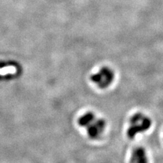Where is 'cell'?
<instances>
[{"instance_id": "6da1fadb", "label": "cell", "mask_w": 163, "mask_h": 163, "mask_svg": "<svg viewBox=\"0 0 163 163\" xmlns=\"http://www.w3.org/2000/svg\"><path fill=\"white\" fill-rule=\"evenodd\" d=\"M152 121L148 117L146 116L142 113H138L135 114L131 118L130 125L127 131L128 137L133 139L139 133L145 132L150 128Z\"/></svg>"}, {"instance_id": "7a4b0ae2", "label": "cell", "mask_w": 163, "mask_h": 163, "mask_svg": "<svg viewBox=\"0 0 163 163\" xmlns=\"http://www.w3.org/2000/svg\"><path fill=\"white\" fill-rule=\"evenodd\" d=\"M94 82L97 83L100 87L106 88L110 85L113 80V73L110 69L104 67L100 70L99 73L92 77Z\"/></svg>"}, {"instance_id": "3957f363", "label": "cell", "mask_w": 163, "mask_h": 163, "mask_svg": "<svg viewBox=\"0 0 163 163\" xmlns=\"http://www.w3.org/2000/svg\"><path fill=\"white\" fill-rule=\"evenodd\" d=\"M105 122L103 120H98L96 122L93 123V125H91L88 129V133L89 135L92 138H96L98 137L103 133L104 130V127H105Z\"/></svg>"}, {"instance_id": "277c9868", "label": "cell", "mask_w": 163, "mask_h": 163, "mask_svg": "<svg viewBox=\"0 0 163 163\" xmlns=\"http://www.w3.org/2000/svg\"><path fill=\"white\" fill-rule=\"evenodd\" d=\"M147 155L145 150L142 148H138L133 151L131 156L132 162H146Z\"/></svg>"}]
</instances>
